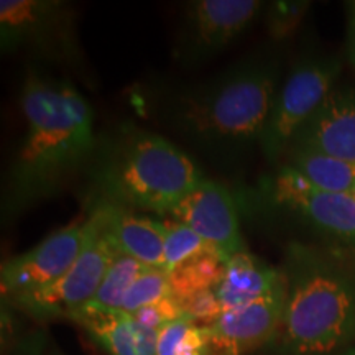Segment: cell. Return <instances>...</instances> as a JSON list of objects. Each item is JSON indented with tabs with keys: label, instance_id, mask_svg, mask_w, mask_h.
Returning a JSON list of instances; mask_svg holds the SVG:
<instances>
[{
	"label": "cell",
	"instance_id": "7a4b0ae2",
	"mask_svg": "<svg viewBox=\"0 0 355 355\" xmlns=\"http://www.w3.org/2000/svg\"><path fill=\"white\" fill-rule=\"evenodd\" d=\"M278 91L279 63L255 53L171 97L168 123L209 157H241L261 145Z\"/></svg>",
	"mask_w": 355,
	"mask_h": 355
},
{
	"label": "cell",
	"instance_id": "277c9868",
	"mask_svg": "<svg viewBox=\"0 0 355 355\" xmlns=\"http://www.w3.org/2000/svg\"><path fill=\"white\" fill-rule=\"evenodd\" d=\"M86 171L89 204L155 214H171L204 180L196 163L175 144L132 123L97 137Z\"/></svg>",
	"mask_w": 355,
	"mask_h": 355
},
{
	"label": "cell",
	"instance_id": "e0dca14e",
	"mask_svg": "<svg viewBox=\"0 0 355 355\" xmlns=\"http://www.w3.org/2000/svg\"><path fill=\"white\" fill-rule=\"evenodd\" d=\"M71 319L86 327L110 355H137L135 327L130 314L102 309L91 301Z\"/></svg>",
	"mask_w": 355,
	"mask_h": 355
},
{
	"label": "cell",
	"instance_id": "cb8c5ba5",
	"mask_svg": "<svg viewBox=\"0 0 355 355\" xmlns=\"http://www.w3.org/2000/svg\"><path fill=\"white\" fill-rule=\"evenodd\" d=\"M194 326L188 316L165 324L158 334V355H178L186 332Z\"/></svg>",
	"mask_w": 355,
	"mask_h": 355
},
{
	"label": "cell",
	"instance_id": "3957f363",
	"mask_svg": "<svg viewBox=\"0 0 355 355\" xmlns=\"http://www.w3.org/2000/svg\"><path fill=\"white\" fill-rule=\"evenodd\" d=\"M303 242L285 248L286 303L275 355H336L355 345V261Z\"/></svg>",
	"mask_w": 355,
	"mask_h": 355
},
{
	"label": "cell",
	"instance_id": "ffe728a7",
	"mask_svg": "<svg viewBox=\"0 0 355 355\" xmlns=\"http://www.w3.org/2000/svg\"><path fill=\"white\" fill-rule=\"evenodd\" d=\"M220 255L211 243L198 235L188 225L176 220L165 222V272L170 273L178 266L204 255ZM222 257V255H220ZM224 259V257H222Z\"/></svg>",
	"mask_w": 355,
	"mask_h": 355
},
{
	"label": "cell",
	"instance_id": "ba28073f",
	"mask_svg": "<svg viewBox=\"0 0 355 355\" xmlns=\"http://www.w3.org/2000/svg\"><path fill=\"white\" fill-rule=\"evenodd\" d=\"M119 252L104 237L94 217L86 219V241L78 260L55 285L13 301L19 308L37 318H73L94 300L109 266Z\"/></svg>",
	"mask_w": 355,
	"mask_h": 355
},
{
	"label": "cell",
	"instance_id": "9c48e42d",
	"mask_svg": "<svg viewBox=\"0 0 355 355\" xmlns=\"http://www.w3.org/2000/svg\"><path fill=\"white\" fill-rule=\"evenodd\" d=\"M265 10L260 0H196L184 10L175 60L198 66L234 43Z\"/></svg>",
	"mask_w": 355,
	"mask_h": 355
},
{
	"label": "cell",
	"instance_id": "d6986e66",
	"mask_svg": "<svg viewBox=\"0 0 355 355\" xmlns=\"http://www.w3.org/2000/svg\"><path fill=\"white\" fill-rule=\"evenodd\" d=\"M146 268L148 266L140 263L139 260L128 255L117 254L112 265L109 266L104 282H102L99 291L96 293L92 303L102 309L121 311L128 290Z\"/></svg>",
	"mask_w": 355,
	"mask_h": 355
},
{
	"label": "cell",
	"instance_id": "44dd1931",
	"mask_svg": "<svg viewBox=\"0 0 355 355\" xmlns=\"http://www.w3.org/2000/svg\"><path fill=\"white\" fill-rule=\"evenodd\" d=\"M168 296H173L168 273L159 268H146L128 290L121 311L135 314L137 311L158 303Z\"/></svg>",
	"mask_w": 355,
	"mask_h": 355
},
{
	"label": "cell",
	"instance_id": "4fadbf2b",
	"mask_svg": "<svg viewBox=\"0 0 355 355\" xmlns=\"http://www.w3.org/2000/svg\"><path fill=\"white\" fill-rule=\"evenodd\" d=\"M290 146L316 150L355 165V87L332 89Z\"/></svg>",
	"mask_w": 355,
	"mask_h": 355
},
{
	"label": "cell",
	"instance_id": "ac0fdd59",
	"mask_svg": "<svg viewBox=\"0 0 355 355\" xmlns=\"http://www.w3.org/2000/svg\"><path fill=\"white\" fill-rule=\"evenodd\" d=\"M225 261L220 255H204L168 273L173 296L183 301L204 290H216L224 277Z\"/></svg>",
	"mask_w": 355,
	"mask_h": 355
},
{
	"label": "cell",
	"instance_id": "30bf717a",
	"mask_svg": "<svg viewBox=\"0 0 355 355\" xmlns=\"http://www.w3.org/2000/svg\"><path fill=\"white\" fill-rule=\"evenodd\" d=\"M84 241L86 220L56 230L28 252L7 260L0 272L3 298L17 301L55 285L78 260Z\"/></svg>",
	"mask_w": 355,
	"mask_h": 355
},
{
	"label": "cell",
	"instance_id": "4316f807",
	"mask_svg": "<svg viewBox=\"0 0 355 355\" xmlns=\"http://www.w3.org/2000/svg\"><path fill=\"white\" fill-rule=\"evenodd\" d=\"M336 355H355V345H354V347L345 349V350H343V352H339V354H336Z\"/></svg>",
	"mask_w": 355,
	"mask_h": 355
},
{
	"label": "cell",
	"instance_id": "603a6c76",
	"mask_svg": "<svg viewBox=\"0 0 355 355\" xmlns=\"http://www.w3.org/2000/svg\"><path fill=\"white\" fill-rule=\"evenodd\" d=\"M184 316H188L194 324L201 327H209L220 318L222 308L214 290H204L196 295L180 301Z\"/></svg>",
	"mask_w": 355,
	"mask_h": 355
},
{
	"label": "cell",
	"instance_id": "7c38bea8",
	"mask_svg": "<svg viewBox=\"0 0 355 355\" xmlns=\"http://www.w3.org/2000/svg\"><path fill=\"white\" fill-rule=\"evenodd\" d=\"M171 216L211 243L229 261L247 250L239 225V212L232 194L224 186L202 180L181 199Z\"/></svg>",
	"mask_w": 355,
	"mask_h": 355
},
{
	"label": "cell",
	"instance_id": "8fae6325",
	"mask_svg": "<svg viewBox=\"0 0 355 355\" xmlns=\"http://www.w3.org/2000/svg\"><path fill=\"white\" fill-rule=\"evenodd\" d=\"M285 275V273H283ZM286 303V278L252 303L220 314L206 327L212 355H247L270 345L279 329Z\"/></svg>",
	"mask_w": 355,
	"mask_h": 355
},
{
	"label": "cell",
	"instance_id": "5bb4252c",
	"mask_svg": "<svg viewBox=\"0 0 355 355\" xmlns=\"http://www.w3.org/2000/svg\"><path fill=\"white\" fill-rule=\"evenodd\" d=\"M89 216L94 217L119 254L132 257L148 268L165 270V222L105 202L89 204Z\"/></svg>",
	"mask_w": 355,
	"mask_h": 355
},
{
	"label": "cell",
	"instance_id": "6da1fadb",
	"mask_svg": "<svg viewBox=\"0 0 355 355\" xmlns=\"http://www.w3.org/2000/svg\"><path fill=\"white\" fill-rule=\"evenodd\" d=\"M25 133L2 189V217L12 219L61 193L94 153V114L66 79L26 74L20 94Z\"/></svg>",
	"mask_w": 355,
	"mask_h": 355
},
{
	"label": "cell",
	"instance_id": "484cf974",
	"mask_svg": "<svg viewBox=\"0 0 355 355\" xmlns=\"http://www.w3.org/2000/svg\"><path fill=\"white\" fill-rule=\"evenodd\" d=\"M345 20H347V35H345V55L349 63L355 69V0L345 2Z\"/></svg>",
	"mask_w": 355,
	"mask_h": 355
},
{
	"label": "cell",
	"instance_id": "8992f818",
	"mask_svg": "<svg viewBox=\"0 0 355 355\" xmlns=\"http://www.w3.org/2000/svg\"><path fill=\"white\" fill-rule=\"evenodd\" d=\"M2 53L30 51L58 61L78 60L76 17L60 0H2Z\"/></svg>",
	"mask_w": 355,
	"mask_h": 355
},
{
	"label": "cell",
	"instance_id": "9a60e30c",
	"mask_svg": "<svg viewBox=\"0 0 355 355\" xmlns=\"http://www.w3.org/2000/svg\"><path fill=\"white\" fill-rule=\"evenodd\" d=\"M285 278L282 268L265 263L259 257L242 252L225 263L224 277L216 286L222 313L259 300Z\"/></svg>",
	"mask_w": 355,
	"mask_h": 355
},
{
	"label": "cell",
	"instance_id": "7402d4cb",
	"mask_svg": "<svg viewBox=\"0 0 355 355\" xmlns=\"http://www.w3.org/2000/svg\"><path fill=\"white\" fill-rule=\"evenodd\" d=\"M308 0H278L270 2L266 10V30L273 40H285L298 30L306 12L309 10Z\"/></svg>",
	"mask_w": 355,
	"mask_h": 355
},
{
	"label": "cell",
	"instance_id": "5b68a950",
	"mask_svg": "<svg viewBox=\"0 0 355 355\" xmlns=\"http://www.w3.org/2000/svg\"><path fill=\"white\" fill-rule=\"evenodd\" d=\"M343 71L337 55H308L293 66L275 99L260 150L270 163L285 157L295 133L316 112Z\"/></svg>",
	"mask_w": 355,
	"mask_h": 355
},
{
	"label": "cell",
	"instance_id": "d4e9b609",
	"mask_svg": "<svg viewBox=\"0 0 355 355\" xmlns=\"http://www.w3.org/2000/svg\"><path fill=\"white\" fill-rule=\"evenodd\" d=\"M133 319V318H132ZM137 340V355H158V334L159 329L145 327L133 321Z\"/></svg>",
	"mask_w": 355,
	"mask_h": 355
},
{
	"label": "cell",
	"instance_id": "2e32d148",
	"mask_svg": "<svg viewBox=\"0 0 355 355\" xmlns=\"http://www.w3.org/2000/svg\"><path fill=\"white\" fill-rule=\"evenodd\" d=\"M286 165L303 175L311 184L327 193L350 194L355 191V165L311 148L290 146Z\"/></svg>",
	"mask_w": 355,
	"mask_h": 355
},
{
	"label": "cell",
	"instance_id": "52a82bcc",
	"mask_svg": "<svg viewBox=\"0 0 355 355\" xmlns=\"http://www.w3.org/2000/svg\"><path fill=\"white\" fill-rule=\"evenodd\" d=\"M261 194L268 206L288 211L334 242L339 252L355 255V199L350 194L319 189L288 165L261 183Z\"/></svg>",
	"mask_w": 355,
	"mask_h": 355
}]
</instances>
